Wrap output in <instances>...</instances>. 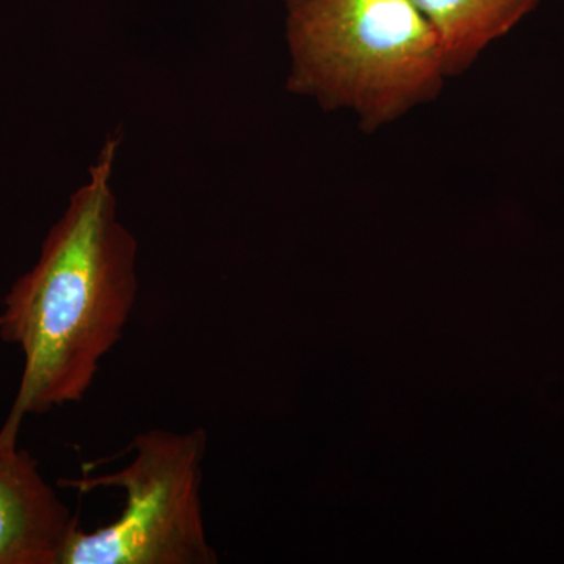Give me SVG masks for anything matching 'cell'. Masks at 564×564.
Instances as JSON below:
<instances>
[{
	"label": "cell",
	"mask_w": 564,
	"mask_h": 564,
	"mask_svg": "<svg viewBox=\"0 0 564 564\" xmlns=\"http://www.w3.org/2000/svg\"><path fill=\"white\" fill-rule=\"evenodd\" d=\"M288 88L325 110L350 109L373 132L434 101L445 77L440 36L414 0H285Z\"/></svg>",
	"instance_id": "7a4b0ae2"
},
{
	"label": "cell",
	"mask_w": 564,
	"mask_h": 564,
	"mask_svg": "<svg viewBox=\"0 0 564 564\" xmlns=\"http://www.w3.org/2000/svg\"><path fill=\"white\" fill-rule=\"evenodd\" d=\"M111 137L52 226L39 262L11 285L0 311V339L22 355V373L7 423L80 402L101 361L120 343L135 306L137 245L118 221L110 176Z\"/></svg>",
	"instance_id": "6da1fadb"
},
{
	"label": "cell",
	"mask_w": 564,
	"mask_h": 564,
	"mask_svg": "<svg viewBox=\"0 0 564 564\" xmlns=\"http://www.w3.org/2000/svg\"><path fill=\"white\" fill-rule=\"evenodd\" d=\"M544 0H414L440 36L445 76L469 68Z\"/></svg>",
	"instance_id": "5b68a950"
},
{
	"label": "cell",
	"mask_w": 564,
	"mask_h": 564,
	"mask_svg": "<svg viewBox=\"0 0 564 564\" xmlns=\"http://www.w3.org/2000/svg\"><path fill=\"white\" fill-rule=\"evenodd\" d=\"M207 434L151 430L135 436L128 466L63 484L82 492L121 489L120 518L93 532L70 533L58 564H214L203 514Z\"/></svg>",
	"instance_id": "3957f363"
},
{
	"label": "cell",
	"mask_w": 564,
	"mask_h": 564,
	"mask_svg": "<svg viewBox=\"0 0 564 564\" xmlns=\"http://www.w3.org/2000/svg\"><path fill=\"white\" fill-rule=\"evenodd\" d=\"M20 430L0 429V564H58L79 518L18 444Z\"/></svg>",
	"instance_id": "277c9868"
}]
</instances>
